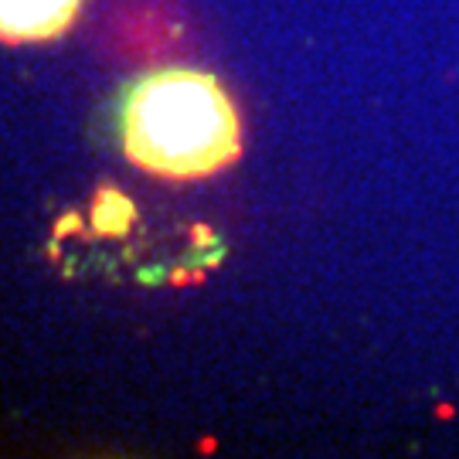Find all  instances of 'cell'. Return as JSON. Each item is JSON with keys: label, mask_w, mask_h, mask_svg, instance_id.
<instances>
[{"label": "cell", "mask_w": 459, "mask_h": 459, "mask_svg": "<svg viewBox=\"0 0 459 459\" xmlns=\"http://www.w3.org/2000/svg\"><path fill=\"white\" fill-rule=\"evenodd\" d=\"M119 136L133 164L178 181L214 174L242 150L238 113L225 89L191 68H164L133 85Z\"/></svg>", "instance_id": "6da1fadb"}, {"label": "cell", "mask_w": 459, "mask_h": 459, "mask_svg": "<svg viewBox=\"0 0 459 459\" xmlns=\"http://www.w3.org/2000/svg\"><path fill=\"white\" fill-rule=\"evenodd\" d=\"M82 0H0L4 41H48L75 21Z\"/></svg>", "instance_id": "7a4b0ae2"}]
</instances>
